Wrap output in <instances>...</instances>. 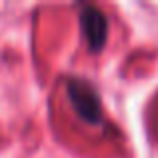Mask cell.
<instances>
[{"label":"cell","mask_w":158,"mask_h":158,"mask_svg":"<svg viewBox=\"0 0 158 158\" xmlns=\"http://www.w3.org/2000/svg\"><path fill=\"white\" fill-rule=\"evenodd\" d=\"M66 92H68V100L74 106L80 120H84L86 124H92V126L102 122V104L98 92L90 82L82 80V78H70L66 84Z\"/></svg>","instance_id":"1"},{"label":"cell","mask_w":158,"mask_h":158,"mask_svg":"<svg viewBox=\"0 0 158 158\" xmlns=\"http://www.w3.org/2000/svg\"><path fill=\"white\" fill-rule=\"evenodd\" d=\"M80 26L90 50L94 52L102 50V46L106 44V38H108V20L102 14V10H98L92 4L80 6Z\"/></svg>","instance_id":"2"}]
</instances>
